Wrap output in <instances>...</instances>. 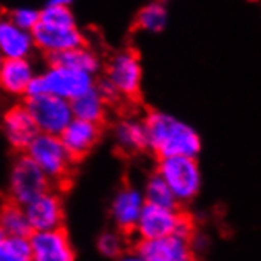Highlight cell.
I'll list each match as a JSON object with an SVG mask.
<instances>
[{
    "mask_svg": "<svg viewBox=\"0 0 261 261\" xmlns=\"http://www.w3.org/2000/svg\"><path fill=\"white\" fill-rule=\"evenodd\" d=\"M149 136V152L159 160L168 157H198L201 136L198 132L170 113L150 110L144 114Z\"/></svg>",
    "mask_w": 261,
    "mask_h": 261,
    "instance_id": "6da1fadb",
    "label": "cell"
},
{
    "mask_svg": "<svg viewBox=\"0 0 261 261\" xmlns=\"http://www.w3.org/2000/svg\"><path fill=\"white\" fill-rule=\"evenodd\" d=\"M193 220L179 207H162L146 203L133 234L140 241H159L170 236L193 239Z\"/></svg>",
    "mask_w": 261,
    "mask_h": 261,
    "instance_id": "7a4b0ae2",
    "label": "cell"
},
{
    "mask_svg": "<svg viewBox=\"0 0 261 261\" xmlns=\"http://www.w3.org/2000/svg\"><path fill=\"white\" fill-rule=\"evenodd\" d=\"M95 76L84 71L71 70L67 67L48 65L43 73L37 74L30 83L27 97L51 94L64 100L73 101L86 92L95 87ZM25 97V98H27Z\"/></svg>",
    "mask_w": 261,
    "mask_h": 261,
    "instance_id": "3957f363",
    "label": "cell"
},
{
    "mask_svg": "<svg viewBox=\"0 0 261 261\" xmlns=\"http://www.w3.org/2000/svg\"><path fill=\"white\" fill-rule=\"evenodd\" d=\"M53 189V182L27 153H18L10 165L7 179V198L21 206H27L35 198Z\"/></svg>",
    "mask_w": 261,
    "mask_h": 261,
    "instance_id": "277c9868",
    "label": "cell"
},
{
    "mask_svg": "<svg viewBox=\"0 0 261 261\" xmlns=\"http://www.w3.org/2000/svg\"><path fill=\"white\" fill-rule=\"evenodd\" d=\"M155 171L166 180L179 204L192 203L201 190L203 174L196 157L160 159Z\"/></svg>",
    "mask_w": 261,
    "mask_h": 261,
    "instance_id": "5b68a950",
    "label": "cell"
},
{
    "mask_svg": "<svg viewBox=\"0 0 261 261\" xmlns=\"http://www.w3.org/2000/svg\"><path fill=\"white\" fill-rule=\"evenodd\" d=\"M25 153L37 163L46 177L53 182V186H62L68 180L73 162H76L64 146L60 136L54 135L40 133Z\"/></svg>",
    "mask_w": 261,
    "mask_h": 261,
    "instance_id": "8992f818",
    "label": "cell"
},
{
    "mask_svg": "<svg viewBox=\"0 0 261 261\" xmlns=\"http://www.w3.org/2000/svg\"><path fill=\"white\" fill-rule=\"evenodd\" d=\"M24 103L34 116L40 133L60 136L74 119L71 101L51 94H41L24 98Z\"/></svg>",
    "mask_w": 261,
    "mask_h": 261,
    "instance_id": "52a82bcc",
    "label": "cell"
},
{
    "mask_svg": "<svg viewBox=\"0 0 261 261\" xmlns=\"http://www.w3.org/2000/svg\"><path fill=\"white\" fill-rule=\"evenodd\" d=\"M105 78H108L114 84L122 98H138L143 81V68L140 57L133 51L116 53L106 64Z\"/></svg>",
    "mask_w": 261,
    "mask_h": 261,
    "instance_id": "ba28073f",
    "label": "cell"
},
{
    "mask_svg": "<svg viewBox=\"0 0 261 261\" xmlns=\"http://www.w3.org/2000/svg\"><path fill=\"white\" fill-rule=\"evenodd\" d=\"M2 130L7 144L18 153H25L40 135L37 122L24 101L8 106L2 117Z\"/></svg>",
    "mask_w": 261,
    "mask_h": 261,
    "instance_id": "9c48e42d",
    "label": "cell"
},
{
    "mask_svg": "<svg viewBox=\"0 0 261 261\" xmlns=\"http://www.w3.org/2000/svg\"><path fill=\"white\" fill-rule=\"evenodd\" d=\"M25 207L30 228L34 233H46L56 231V229H64L65 220V209L62 196L54 189L35 198L32 203Z\"/></svg>",
    "mask_w": 261,
    "mask_h": 261,
    "instance_id": "30bf717a",
    "label": "cell"
},
{
    "mask_svg": "<svg viewBox=\"0 0 261 261\" xmlns=\"http://www.w3.org/2000/svg\"><path fill=\"white\" fill-rule=\"evenodd\" d=\"M144 206L146 198L143 190L133 186H124L114 195L110 204V217L114 228L125 234H133Z\"/></svg>",
    "mask_w": 261,
    "mask_h": 261,
    "instance_id": "8fae6325",
    "label": "cell"
},
{
    "mask_svg": "<svg viewBox=\"0 0 261 261\" xmlns=\"http://www.w3.org/2000/svg\"><path fill=\"white\" fill-rule=\"evenodd\" d=\"M116 147L127 155H138L149 150V136L144 117L122 116L111 125Z\"/></svg>",
    "mask_w": 261,
    "mask_h": 261,
    "instance_id": "7c38bea8",
    "label": "cell"
},
{
    "mask_svg": "<svg viewBox=\"0 0 261 261\" xmlns=\"http://www.w3.org/2000/svg\"><path fill=\"white\" fill-rule=\"evenodd\" d=\"M32 35L35 46L44 51L46 56L84 46V35L78 27H60L40 21L32 30Z\"/></svg>",
    "mask_w": 261,
    "mask_h": 261,
    "instance_id": "4fadbf2b",
    "label": "cell"
},
{
    "mask_svg": "<svg viewBox=\"0 0 261 261\" xmlns=\"http://www.w3.org/2000/svg\"><path fill=\"white\" fill-rule=\"evenodd\" d=\"M136 250L146 261H195L192 239L170 236L159 241H140Z\"/></svg>",
    "mask_w": 261,
    "mask_h": 261,
    "instance_id": "5bb4252c",
    "label": "cell"
},
{
    "mask_svg": "<svg viewBox=\"0 0 261 261\" xmlns=\"http://www.w3.org/2000/svg\"><path fill=\"white\" fill-rule=\"evenodd\" d=\"M32 242L34 261H76V253L65 229L34 233Z\"/></svg>",
    "mask_w": 261,
    "mask_h": 261,
    "instance_id": "9a60e30c",
    "label": "cell"
},
{
    "mask_svg": "<svg viewBox=\"0 0 261 261\" xmlns=\"http://www.w3.org/2000/svg\"><path fill=\"white\" fill-rule=\"evenodd\" d=\"M101 138V125L90 124L86 120L73 119L60 135L64 146L74 160L84 159L97 146Z\"/></svg>",
    "mask_w": 261,
    "mask_h": 261,
    "instance_id": "2e32d148",
    "label": "cell"
},
{
    "mask_svg": "<svg viewBox=\"0 0 261 261\" xmlns=\"http://www.w3.org/2000/svg\"><path fill=\"white\" fill-rule=\"evenodd\" d=\"M37 76L29 59H4L0 64V86L11 97H27L30 83Z\"/></svg>",
    "mask_w": 261,
    "mask_h": 261,
    "instance_id": "e0dca14e",
    "label": "cell"
},
{
    "mask_svg": "<svg viewBox=\"0 0 261 261\" xmlns=\"http://www.w3.org/2000/svg\"><path fill=\"white\" fill-rule=\"evenodd\" d=\"M34 46L32 32L14 25L10 19L0 22V53L4 59H27Z\"/></svg>",
    "mask_w": 261,
    "mask_h": 261,
    "instance_id": "ac0fdd59",
    "label": "cell"
},
{
    "mask_svg": "<svg viewBox=\"0 0 261 261\" xmlns=\"http://www.w3.org/2000/svg\"><path fill=\"white\" fill-rule=\"evenodd\" d=\"M49 65H59V67H67L71 70H78L84 71L89 74H97L101 68V62L98 54L87 48V46H80V48L62 51V53H56L46 56Z\"/></svg>",
    "mask_w": 261,
    "mask_h": 261,
    "instance_id": "d6986e66",
    "label": "cell"
},
{
    "mask_svg": "<svg viewBox=\"0 0 261 261\" xmlns=\"http://www.w3.org/2000/svg\"><path fill=\"white\" fill-rule=\"evenodd\" d=\"M71 108L74 119L86 120L97 125H103L106 120V114H108V103L103 100L95 87L73 100Z\"/></svg>",
    "mask_w": 261,
    "mask_h": 261,
    "instance_id": "ffe728a7",
    "label": "cell"
},
{
    "mask_svg": "<svg viewBox=\"0 0 261 261\" xmlns=\"http://www.w3.org/2000/svg\"><path fill=\"white\" fill-rule=\"evenodd\" d=\"M0 233L2 236H32V228H30L24 206L7 199L0 212Z\"/></svg>",
    "mask_w": 261,
    "mask_h": 261,
    "instance_id": "44dd1931",
    "label": "cell"
},
{
    "mask_svg": "<svg viewBox=\"0 0 261 261\" xmlns=\"http://www.w3.org/2000/svg\"><path fill=\"white\" fill-rule=\"evenodd\" d=\"M141 190L144 193L146 203L149 204H155L162 207H173V209L179 207V203L173 190L157 171L149 174V177L144 182V187Z\"/></svg>",
    "mask_w": 261,
    "mask_h": 261,
    "instance_id": "7402d4cb",
    "label": "cell"
},
{
    "mask_svg": "<svg viewBox=\"0 0 261 261\" xmlns=\"http://www.w3.org/2000/svg\"><path fill=\"white\" fill-rule=\"evenodd\" d=\"M168 21V13L165 8V4L162 0H155L144 5L140 11L136 13L135 24L138 29L146 30V32L157 34L165 29Z\"/></svg>",
    "mask_w": 261,
    "mask_h": 261,
    "instance_id": "603a6c76",
    "label": "cell"
},
{
    "mask_svg": "<svg viewBox=\"0 0 261 261\" xmlns=\"http://www.w3.org/2000/svg\"><path fill=\"white\" fill-rule=\"evenodd\" d=\"M0 261H34L30 238H22V236L0 238Z\"/></svg>",
    "mask_w": 261,
    "mask_h": 261,
    "instance_id": "cb8c5ba5",
    "label": "cell"
},
{
    "mask_svg": "<svg viewBox=\"0 0 261 261\" xmlns=\"http://www.w3.org/2000/svg\"><path fill=\"white\" fill-rule=\"evenodd\" d=\"M127 236L125 233L119 231L117 228L106 229V231L100 233L97 239V250L101 256L108 259H117L122 256L127 250Z\"/></svg>",
    "mask_w": 261,
    "mask_h": 261,
    "instance_id": "d4e9b609",
    "label": "cell"
},
{
    "mask_svg": "<svg viewBox=\"0 0 261 261\" xmlns=\"http://www.w3.org/2000/svg\"><path fill=\"white\" fill-rule=\"evenodd\" d=\"M40 21L60 27H76L74 14L71 13L70 7L44 5V8L40 10Z\"/></svg>",
    "mask_w": 261,
    "mask_h": 261,
    "instance_id": "484cf974",
    "label": "cell"
},
{
    "mask_svg": "<svg viewBox=\"0 0 261 261\" xmlns=\"http://www.w3.org/2000/svg\"><path fill=\"white\" fill-rule=\"evenodd\" d=\"M8 19L14 25H18V27H21L24 30L32 32V30L40 22V10L30 8V7H16V8H13L10 11Z\"/></svg>",
    "mask_w": 261,
    "mask_h": 261,
    "instance_id": "4316f807",
    "label": "cell"
},
{
    "mask_svg": "<svg viewBox=\"0 0 261 261\" xmlns=\"http://www.w3.org/2000/svg\"><path fill=\"white\" fill-rule=\"evenodd\" d=\"M95 89L98 90V94L103 97V100L108 105H114V103H117L122 98L120 94L117 92V89L114 87V84L108 78H105V76H103V78H100V80H97Z\"/></svg>",
    "mask_w": 261,
    "mask_h": 261,
    "instance_id": "83f0119b",
    "label": "cell"
},
{
    "mask_svg": "<svg viewBox=\"0 0 261 261\" xmlns=\"http://www.w3.org/2000/svg\"><path fill=\"white\" fill-rule=\"evenodd\" d=\"M116 261H146L144 258H143V255L138 252L136 249L135 250H132V252H125L122 256H119Z\"/></svg>",
    "mask_w": 261,
    "mask_h": 261,
    "instance_id": "f1b7e54d",
    "label": "cell"
},
{
    "mask_svg": "<svg viewBox=\"0 0 261 261\" xmlns=\"http://www.w3.org/2000/svg\"><path fill=\"white\" fill-rule=\"evenodd\" d=\"M73 0H48L46 5H53V7H70Z\"/></svg>",
    "mask_w": 261,
    "mask_h": 261,
    "instance_id": "f546056e",
    "label": "cell"
},
{
    "mask_svg": "<svg viewBox=\"0 0 261 261\" xmlns=\"http://www.w3.org/2000/svg\"><path fill=\"white\" fill-rule=\"evenodd\" d=\"M162 2H165V0H162Z\"/></svg>",
    "mask_w": 261,
    "mask_h": 261,
    "instance_id": "4dcf8cb0",
    "label": "cell"
}]
</instances>
